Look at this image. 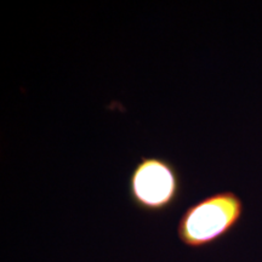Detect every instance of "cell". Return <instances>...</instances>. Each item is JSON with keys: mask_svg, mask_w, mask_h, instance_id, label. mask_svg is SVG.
Returning <instances> with one entry per match:
<instances>
[{"mask_svg": "<svg viewBox=\"0 0 262 262\" xmlns=\"http://www.w3.org/2000/svg\"><path fill=\"white\" fill-rule=\"evenodd\" d=\"M244 202L233 191H219L193 203L180 216L176 234L193 250L211 247L241 224Z\"/></svg>", "mask_w": 262, "mask_h": 262, "instance_id": "1", "label": "cell"}, {"mask_svg": "<svg viewBox=\"0 0 262 262\" xmlns=\"http://www.w3.org/2000/svg\"><path fill=\"white\" fill-rule=\"evenodd\" d=\"M127 198L147 215L165 214L183 194V179L175 163L162 156H143L134 164L126 182Z\"/></svg>", "mask_w": 262, "mask_h": 262, "instance_id": "2", "label": "cell"}]
</instances>
